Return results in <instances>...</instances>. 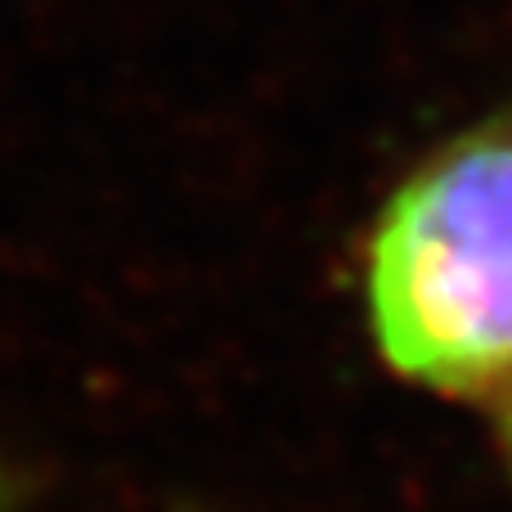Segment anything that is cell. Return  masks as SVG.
<instances>
[{"label":"cell","mask_w":512,"mask_h":512,"mask_svg":"<svg viewBox=\"0 0 512 512\" xmlns=\"http://www.w3.org/2000/svg\"><path fill=\"white\" fill-rule=\"evenodd\" d=\"M369 310L405 378L441 391L512 382V135L459 144L391 198Z\"/></svg>","instance_id":"obj_1"}]
</instances>
